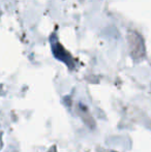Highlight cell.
Listing matches in <instances>:
<instances>
[{
  "instance_id": "3",
  "label": "cell",
  "mask_w": 151,
  "mask_h": 152,
  "mask_svg": "<svg viewBox=\"0 0 151 152\" xmlns=\"http://www.w3.org/2000/svg\"><path fill=\"white\" fill-rule=\"evenodd\" d=\"M111 152H115V151H111Z\"/></svg>"
},
{
  "instance_id": "2",
  "label": "cell",
  "mask_w": 151,
  "mask_h": 152,
  "mask_svg": "<svg viewBox=\"0 0 151 152\" xmlns=\"http://www.w3.org/2000/svg\"><path fill=\"white\" fill-rule=\"evenodd\" d=\"M129 42H131V49H133V55L135 57H140L143 55V42H142L141 38L139 37L138 34L135 32L131 34V38H129Z\"/></svg>"
},
{
  "instance_id": "1",
  "label": "cell",
  "mask_w": 151,
  "mask_h": 152,
  "mask_svg": "<svg viewBox=\"0 0 151 152\" xmlns=\"http://www.w3.org/2000/svg\"><path fill=\"white\" fill-rule=\"evenodd\" d=\"M52 47H53V54H54V56L57 59H59V60L63 61L66 65H69V68H73L74 60H73V57L71 56V54L60 44H53Z\"/></svg>"
}]
</instances>
